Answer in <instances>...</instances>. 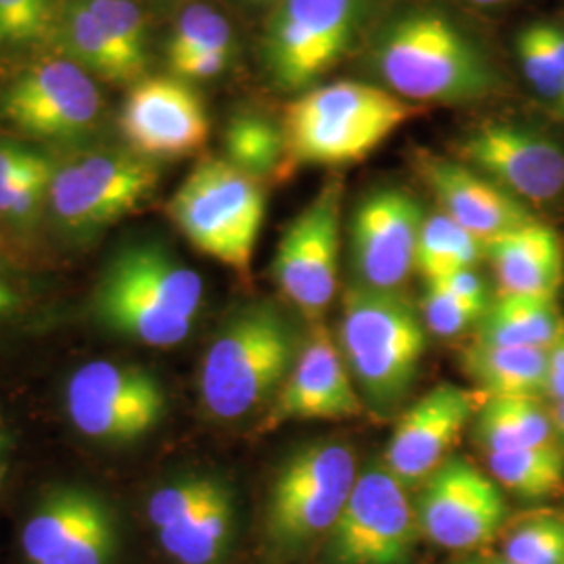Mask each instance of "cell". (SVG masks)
<instances>
[{
	"mask_svg": "<svg viewBox=\"0 0 564 564\" xmlns=\"http://www.w3.org/2000/svg\"><path fill=\"white\" fill-rule=\"evenodd\" d=\"M203 279L158 242L123 247L102 270L93 297L97 321L151 347L188 339L203 307Z\"/></svg>",
	"mask_w": 564,
	"mask_h": 564,
	"instance_id": "cell-1",
	"label": "cell"
},
{
	"mask_svg": "<svg viewBox=\"0 0 564 564\" xmlns=\"http://www.w3.org/2000/svg\"><path fill=\"white\" fill-rule=\"evenodd\" d=\"M302 343L279 305L253 302L239 307L203 358L199 393L205 412L220 423H237L274 402Z\"/></svg>",
	"mask_w": 564,
	"mask_h": 564,
	"instance_id": "cell-2",
	"label": "cell"
},
{
	"mask_svg": "<svg viewBox=\"0 0 564 564\" xmlns=\"http://www.w3.org/2000/svg\"><path fill=\"white\" fill-rule=\"evenodd\" d=\"M414 113V105L372 84L316 86L282 111V178L302 165L362 162Z\"/></svg>",
	"mask_w": 564,
	"mask_h": 564,
	"instance_id": "cell-3",
	"label": "cell"
},
{
	"mask_svg": "<svg viewBox=\"0 0 564 564\" xmlns=\"http://www.w3.org/2000/svg\"><path fill=\"white\" fill-rule=\"evenodd\" d=\"M337 343L362 402L379 414H389L419 377L426 326L400 291L356 282L343 295Z\"/></svg>",
	"mask_w": 564,
	"mask_h": 564,
	"instance_id": "cell-4",
	"label": "cell"
},
{
	"mask_svg": "<svg viewBox=\"0 0 564 564\" xmlns=\"http://www.w3.org/2000/svg\"><path fill=\"white\" fill-rule=\"evenodd\" d=\"M372 61L389 93L408 101H479L500 84L484 51L440 13L393 21Z\"/></svg>",
	"mask_w": 564,
	"mask_h": 564,
	"instance_id": "cell-5",
	"label": "cell"
},
{
	"mask_svg": "<svg viewBox=\"0 0 564 564\" xmlns=\"http://www.w3.org/2000/svg\"><path fill=\"white\" fill-rule=\"evenodd\" d=\"M167 214L203 256L249 272L265 218L262 182L223 158H205L172 195Z\"/></svg>",
	"mask_w": 564,
	"mask_h": 564,
	"instance_id": "cell-6",
	"label": "cell"
},
{
	"mask_svg": "<svg viewBox=\"0 0 564 564\" xmlns=\"http://www.w3.org/2000/svg\"><path fill=\"white\" fill-rule=\"evenodd\" d=\"M358 460L343 442H314L289 456L270 489L265 531L281 552L293 554L326 538L341 514Z\"/></svg>",
	"mask_w": 564,
	"mask_h": 564,
	"instance_id": "cell-7",
	"label": "cell"
},
{
	"mask_svg": "<svg viewBox=\"0 0 564 564\" xmlns=\"http://www.w3.org/2000/svg\"><path fill=\"white\" fill-rule=\"evenodd\" d=\"M370 0H281L265 23L263 65L295 93L328 74L362 32Z\"/></svg>",
	"mask_w": 564,
	"mask_h": 564,
	"instance_id": "cell-8",
	"label": "cell"
},
{
	"mask_svg": "<svg viewBox=\"0 0 564 564\" xmlns=\"http://www.w3.org/2000/svg\"><path fill=\"white\" fill-rule=\"evenodd\" d=\"M421 524L410 487L384 463L364 466L324 538L328 564H410L421 540Z\"/></svg>",
	"mask_w": 564,
	"mask_h": 564,
	"instance_id": "cell-9",
	"label": "cell"
},
{
	"mask_svg": "<svg viewBox=\"0 0 564 564\" xmlns=\"http://www.w3.org/2000/svg\"><path fill=\"white\" fill-rule=\"evenodd\" d=\"M158 186L155 165L137 153L97 151L55 167L48 203L63 230L93 235L120 223Z\"/></svg>",
	"mask_w": 564,
	"mask_h": 564,
	"instance_id": "cell-10",
	"label": "cell"
},
{
	"mask_svg": "<svg viewBox=\"0 0 564 564\" xmlns=\"http://www.w3.org/2000/svg\"><path fill=\"white\" fill-rule=\"evenodd\" d=\"M343 182L330 181L282 232L272 263L276 286L310 324L324 323L337 295Z\"/></svg>",
	"mask_w": 564,
	"mask_h": 564,
	"instance_id": "cell-11",
	"label": "cell"
},
{
	"mask_svg": "<svg viewBox=\"0 0 564 564\" xmlns=\"http://www.w3.org/2000/svg\"><path fill=\"white\" fill-rule=\"evenodd\" d=\"M65 408L84 437L99 444H132L162 423L165 393L144 368L97 360L72 375Z\"/></svg>",
	"mask_w": 564,
	"mask_h": 564,
	"instance_id": "cell-12",
	"label": "cell"
},
{
	"mask_svg": "<svg viewBox=\"0 0 564 564\" xmlns=\"http://www.w3.org/2000/svg\"><path fill=\"white\" fill-rule=\"evenodd\" d=\"M102 116V95L76 61H41L0 90V120L46 141L80 139Z\"/></svg>",
	"mask_w": 564,
	"mask_h": 564,
	"instance_id": "cell-13",
	"label": "cell"
},
{
	"mask_svg": "<svg viewBox=\"0 0 564 564\" xmlns=\"http://www.w3.org/2000/svg\"><path fill=\"white\" fill-rule=\"evenodd\" d=\"M421 533L447 550H475L491 542L508 521L502 487L460 456L433 470L414 500Z\"/></svg>",
	"mask_w": 564,
	"mask_h": 564,
	"instance_id": "cell-14",
	"label": "cell"
},
{
	"mask_svg": "<svg viewBox=\"0 0 564 564\" xmlns=\"http://www.w3.org/2000/svg\"><path fill=\"white\" fill-rule=\"evenodd\" d=\"M20 544L25 564H111L118 531L99 496L61 487L25 519Z\"/></svg>",
	"mask_w": 564,
	"mask_h": 564,
	"instance_id": "cell-15",
	"label": "cell"
},
{
	"mask_svg": "<svg viewBox=\"0 0 564 564\" xmlns=\"http://www.w3.org/2000/svg\"><path fill=\"white\" fill-rule=\"evenodd\" d=\"M424 214L402 188H381L364 197L351 218V262L358 282L400 291L416 272Z\"/></svg>",
	"mask_w": 564,
	"mask_h": 564,
	"instance_id": "cell-16",
	"label": "cell"
},
{
	"mask_svg": "<svg viewBox=\"0 0 564 564\" xmlns=\"http://www.w3.org/2000/svg\"><path fill=\"white\" fill-rule=\"evenodd\" d=\"M120 130L144 160H176L203 149L209 118L199 95L178 78H144L121 107Z\"/></svg>",
	"mask_w": 564,
	"mask_h": 564,
	"instance_id": "cell-17",
	"label": "cell"
},
{
	"mask_svg": "<svg viewBox=\"0 0 564 564\" xmlns=\"http://www.w3.org/2000/svg\"><path fill=\"white\" fill-rule=\"evenodd\" d=\"M460 155L521 202L547 203L563 195L564 149L540 132L485 123L464 139Z\"/></svg>",
	"mask_w": 564,
	"mask_h": 564,
	"instance_id": "cell-18",
	"label": "cell"
},
{
	"mask_svg": "<svg viewBox=\"0 0 564 564\" xmlns=\"http://www.w3.org/2000/svg\"><path fill=\"white\" fill-rule=\"evenodd\" d=\"M364 402L326 323L310 324L297 360L274 402L263 431L293 421H343L362 414Z\"/></svg>",
	"mask_w": 564,
	"mask_h": 564,
	"instance_id": "cell-19",
	"label": "cell"
},
{
	"mask_svg": "<svg viewBox=\"0 0 564 564\" xmlns=\"http://www.w3.org/2000/svg\"><path fill=\"white\" fill-rule=\"evenodd\" d=\"M479 395L440 383L403 410L384 452L387 468L410 489L423 485L449 458V449L479 410Z\"/></svg>",
	"mask_w": 564,
	"mask_h": 564,
	"instance_id": "cell-20",
	"label": "cell"
},
{
	"mask_svg": "<svg viewBox=\"0 0 564 564\" xmlns=\"http://www.w3.org/2000/svg\"><path fill=\"white\" fill-rule=\"evenodd\" d=\"M416 167L445 216L484 242L535 220L521 199L470 165L419 153Z\"/></svg>",
	"mask_w": 564,
	"mask_h": 564,
	"instance_id": "cell-21",
	"label": "cell"
},
{
	"mask_svg": "<svg viewBox=\"0 0 564 564\" xmlns=\"http://www.w3.org/2000/svg\"><path fill=\"white\" fill-rule=\"evenodd\" d=\"M500 293L556 300L564 284V245L561 235L531 220L485 242Z\"/></svg>",
	"mask_w": 564,
	"mask_h": 564,
	"instance_id": "cell-22",
	"label": "cell"
},
{
	"mask_svg": "<svg viewBox=\"0 0 564 564\" xmlns=\"http://www.w3.org/2000/svg\"><path fill=\"white\" fill-rule=\"evenodd\" d=\"M235 533V500L226 485L174 523L155 531L163 554L176 564H223Z\"/></svg>",
	"mask_w": 564,
	"mask_h": 564,
	"instance_id": "cell-23",
	"label": "cell"
},
{
	"mask_svg": "<svg viewBox=\"0 0 564 564\" xmlns=\"http://www.w3.org/2000/svg\"><path fill=\"white\" fill-rule=\"evenodd\" d=\"M463 368L485 398H538L547 379V351L473 341L463 351Z\"/></svg>",
	"mask_w": 564,
	"mask_h": 564,
	"instance_id": "cell-24",
	"label": "cell"
},
{
	"mask_svg": "<svg viewBox=\"0 0 564 564\" xmlns=\"http://www.w3.org/2000/svg\"><path fill=\"white\" fill-rule=\"evenodd\" d=\"M563 324L556 300L498 293L475 326V341L547 351L558 339Z\"/></svg>",
	"mask_w": 564,
	"mask_h": 564,
	"instance_id": "cell-25",
	"label": "cell"
},
{
	"mask_svg": "<svg viewBox=\"0 0 564 564\" xmlns=\"http://www.w3.org/2000/svg\"><path fill=\"white\" fill-rule=\"evenodd\" d=\"M475 440L485 454L558 445L552 414L538 398H485L475 414Z\"/></svg>",
	"mask_w": 564,
	"mask_h": 564,
	"instance_id": "cell-26",
	"label": "cell"
},
{
	"mask_svg": "<svg viewBox=\"0 0 564 564\" xmlns=\"http://www.w3.org/2000/svg\"><path fill=\"white\" fill-rule=\"evenodd\" d=\"M55 34L65 48V57L76 61L88 74L118 84L139 80L137 72L121 57L116 44L107 39L84 0H67L61 4Z\"/></svg>",
	"mask_w": 564,
	"mask_h": 564,
	"instance_id": "cell-27",
	"label": "cell"
},
{
	"mask_svg": "<svg viewBox=\"0 0 564 564\" xmlns=\"http://www.w3.org/2000/svg\"><path fill=\"white\" fill-rule=\"evenodd\" d=\"M487 464L496 484L524 500H544L564 487V452L561 445L487 454Z\"/></svg>",
	"mask_w": 564,
	"mask_h": 564,
	"instance_id": "cell-28",
	"label": "cell"
},
{
	"mask_svg": "<svg viewBox=\"0 0 564 564\" xmlns=\"http://www.w3.org/2000/svg\"><path fill=\"white\" fill-rule=\"evenodd\" d=\"M484 256L485 242L444 212L424 218L416 251V272L423 274L424 281H437L458 270H473Z\"/></svg>",
	"mask_w": 564,
	"mask_h": 564,
	"instance_id": "cell-29",
	"label": "cell"
},
{
	"mask_svg": "<svg viewBox=\"0 0 564 564\" xmlns=\"http://www.w3.org/2000/svg\"><path fill=\"white\" fill-rule=\"evenodd\" d=\"M226 162L232 163L242 174L263 182L284 172V139L281 126L262 116L245 113L228 123L224 134Z\"/></svg>",
	"mask_w": 564,
	"mask_h": 564,
	"instance_id": "cell-30",
	"label": "cell"
},
{
	"mask_svg": "<svg viewBox=\"0 0 564 564\" xmlns=\"http://www.w3.org/2000/svg\"><path fill=\"white\" fill-rule=\"evenodd\" d=\"M524 78L544 99H564V30L554 23H533L517 39Z\"/></svg>",
	"mask_w": 564,
	"mask_h": 564,
	"instance_id": "cell-31",
	"label": "cell"
},
{
	"mask_svg": "<svg viewBox=\"0 0 564 564\" xmlns=\"http://www.w3.org/2000/svg\"><path fill=\"white\" fill-rule=\"evenodd\" d=\"M502 561L512 564H564V514L531 512L506 533Z\"/></svg>",
	"mask_w": 564,
	"mask_h": 564,
	"instance_id": "cell-32",
	"label": "cell"
},
{
	"mask_svg": "<svg viewBox=\"0 0 564 564\" xmlns=\"http://www.w3.org/2000/svg\"><path fill=\"white\" fill-rule=\"evenodd\" d=\"M230 41L232 30L220 11L207 4H191L174 28L167 48L170 65L203 53H230Z\"/></svg>",
	"mask_w": 564,
	"mask_h": 564,
	"instance_id": "cell-33",
	"label": "cell"
},
{
	"mask_svg": "<svg viewBox=\"0 0 564 564\" xmlns=\"http://www.w3.org/2000/svg\"><path fill=\"white\" fill-rule=\"evenodd\" d=\"M107 39L116 44L121 57L141 78L147 65L144 53V18L132 0H84Z\"/></svg>",
	"mask_w": 564,
	"mask_h": 564,
	"instance_id": "cell-34",
	"label": "cell"
},
{
	"mask_svg": "<svg viewBox=\"0 0 564 564\" xmlns=\"http://www.w3.org/2000/svg\"><path fill=\"white\" fill-rule=\"evenodd\" d=\"M53 0H0V53L44 41L55 32Z\"/></svg>",
	"mask_w": 564,
	"mask_h": 564,
	"instance_id": "cell-35",
	"label": "cell"
},
{
	"mask_svg": "<svg viewBox=\"0 0 564 564\" xmlns=\"http://www.w3.org/2000/svg\"><path fill=\"white\" fill-rule=\"evenodd\" d=\"M484 310L458 300L437 282H426L423 300V323L437 337H458L484 318Z\"/></svg>",
	"mask_w": 564,
	"mask_h": 564,
	"instance_id": "cell-36",
	"label": "cell"
},
{
	"mask_svg": "<svg viewBox=\"0 0 564 564\" xmlns=\"http://www.w3.org/2000/svg\"><path fill=\"white\" fill-rule=\"evenodd\" d=\"M48 160L15 142H0V197Z\"/></svg>",
	"mask_w": 564,
	"mask_h": 564,
	"instance_id": "cell-37",
	"label": "cell"
},
{
	"mask_svg": "<svg viewBox=\"0 0 564 564\" xmlns=\"http://www.w3.org/2000/svg\"><path fill=\"white\" fill-rule=\"evenodd\" d=\"M437 284H442L445 291H449L452 295H456L458 300L470 303L479 310H487L489 305V291H487V284L484 279L477 274V270H458V272H452L444 279H437Z\"/></svg>",
	"mask_w": 564,
	"mask_h": 564,
	"instance_id": "cell-38",
	"label": "cell"
},
{
	"mask_svg": "<svg viewBox=\"0 0 564 564\" xmlns=\"http://www.w3.org/2000/svg\"><path fill=\"white\" fill-rule=\"evenodd\" d=\"M230 53H203L172 65L174 74L182 80H209L223 74Z\"/></svg>",
	"mask_w": 564,
	"mask_h": 564,
	"instance_id": "cell-39",
	"label": "cell"
},
{
	"mask_svg": "<svg viewBox=\"0 0 564 564\" xmlns=\"http://www.w3.org/2000/svg\"><path fill=\"white\" fill-rule=\"evenodd\" d=\"M544 395L552 402H564V324L558 339L547 349V379Z\"/></svg>",
	"mask_w": 564,
	"mask_h": 564,
	"instance_id": "cell-40",
	"label": "cell"
},
{
	"mask_svg": "<svg viewBox=\"0 0 564 564\" xmlns=\"http://www.w3.org/2000/svg\"><path fill=\"white\" fill-rule=\"evenodd\" d=\"M9 460H11V440H9V433H7L4 424L0 421V487H2L4 479H7Z\"/></svg>",
	"mask_w": 564,
	"mask_h": 564,
	"instance_id": "cell-41",
	"label": "cell"
},
{
	"mask_svg": "<svg viewBox=\"0 0 564 564\" xmlns=\"http://www.w3.org/2000/svg\"><path fill=\"white\" fill-rule=\"evenodd\" d=\"M20 303V297L13 293V289L7 282L0 281V318L11 314Z\"/></svg>",
	"mask_w": 564,
	"mask_h": 564,
	"instance_id": "cell-42",
	"label": "cell"
},
{
	"mask_svg": "<svg viewBox=\"0 0 564 564\" xmlns=\"http://www.w3.org/2000/svg\"><path fill=\"white\" fill-rule=\"evenodd\" d=\"M552 421H554V429H556L558 444L564 445V402H556V405H554Z\"/></svg>",
	"mask_w": 564,
	"mask_h": 564,
	"instance_id": "cell-43",
	"label": "cell"
},
{
	"mask_svg": "<svg viewBox=\"0 0 564 564\" xmlns=\"http://www.w3.org/2000/svg\"><path fill=\"white\" fill-rule=\"evenodd\" d=\"M470 4H477V7H496V4H505L510 0H468Z\"/></svg>",
	"mask_w": 564,
	"mask_h": 564,
	"instance_id": "cell-44",
	"label": "cell"
},
{
	"mask_svg": "<svg viewBox=\"0 0 564 564\" xmlns=\"http://www.w3.org/2000/svg\"><path fill=\"white\" fill-rule=\"evenodd\" d=\"M456 564H481L479 561H463V563H456Z\"/></svg>",
	"mask_w": 564,
	"mask_h": 564,
	"instance_id": "cell-45",
	"label": "cell"
},
{
	"mask_svg": "<svg viewBox=\"0 0 564 564\" xmlns=\"http://www.w3.org/2000/svg\"><path fill=\"white\" fill-rule=\"evenodd\" d=\"M256 2H281V0H256Z\"/></svg>",
	"mask_w": 564,
	"mask_h": 564,
	"instance_id": "cell-46",
	"label": "cell"
},
{
	"mask_svg": "<svg viewBox=\"0 0 564 564\" xmlns=\"http://www.w3.org/2000/svg\"><path fill=\"white\" fill-rule=\"evenodd\" d=\"M558 107H561V113L564 116V99L563 101L558 102Z\"/></svg>",
	"mask_w": 564,
	"mask_h": 564,
	"instance_id": "cell-47",
	"label": "cell"
},
{
	"mask_svg": "<svg viewBox=\"0 0 564 564\" xmlns=\"http://www.w3.org/2000/svg\"><path fill=\"white\" fill-rule=\"evenodd\" d=\"M498 564H512V563H506V561H500Z\"/></svg>",
	"mask_w": 564,
	"mask_h": 564,
	"instance_id": "cell-48",
	"label": "cell"
},
{
	"mask_svg": "<svg viewBox=\"0 0 564 564\" xmlns=\"http://www.w3.org/2000/svg\"><path fill=\"white\" fill-rule=\"evenodd\" d=\"M563 514H564V512H563Z\"/></svg>",
	"mask_w": 564,
	"mask_h": 564,
	"instance_id": "cell-49",
	"label": "cell"
}]
</instances>
